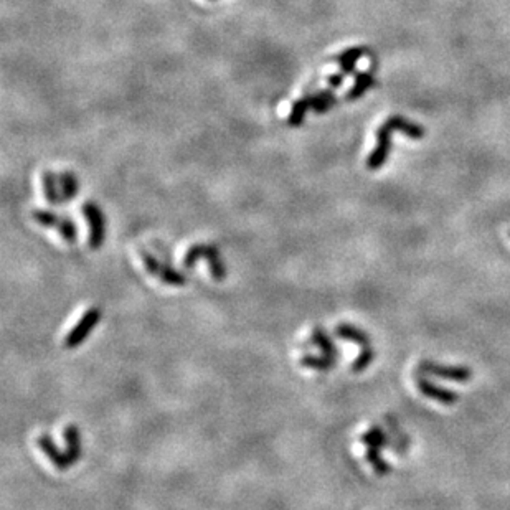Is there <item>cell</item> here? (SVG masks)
<instances>
[{
	"mask_svg": "<svg viewBox=\"0 0 510 510\" xmlns=\"http://www.w3.org/2000/svg\"><path fill=\"white\" fill-rule=\"evenodd\" d=\"M362 444H365V459L368 464H372L377 476L384 477L390 474V464L381 457V451L386 446V434L380 426H372L368 428L360 438Z\"/></svg>",
	"mask_w": 510,
	"mask_h": 510,
	"instance_id": "1",
	"label": "cell"
},
{
	"mask_svg": "<svg viewBox=\"0 0 510 510\" xmlns=\"http://www.w3.org/2000/svg\"><path fill=\"white\" fill-rule=\"evenodd\" d=\"M336 336L344 338V340H349L352 344L363 347L372 345V338L368 337V334L362 331V329L357 327V325L349 324V322H340L337 324L336 327Z\"/></svg>",
	"mask_w": 510,
	"mask_h": 510,
	"instance_id": "13",
	"label": "cell"
},
{
	"mask_svg": "<svg viewBox=\"0 0 510 510\" xmlns=\"http://www.w3.org/2000/svg\"><path fill=\"white\" fill-rule=\"evenodd\" d=\"M309 109H312V94H306L302 98H299L297 101H294L291 113H289L288 117V124L293 127H299L306 120V114Z\"/></svg>",
	"mask_w": 510,
	"mask_h": 510,
	"instance_id": "17",
	"label": "cell"
},
{
	"mask_svg": "<svg viewBox=\"0 0 510 510\" xmlns=\"http://www.w3.org/2000/svg\"><path fill=\"white\" fill-rule=\"evenodd\" d=\"M63 439H65V443H67V450H65V452H67L69 463H72V466L76 464L78 461L81 459V454H83L81 433H80V429H78V426L68 425L67 428L63 429Z\"/></svg>",
	"mask_w": 510,
	"mask_h": 510,
	"instance_id": "12",
	"label": "cell"
},
{
	"mask_svg": "<svg viewBox=\"0 0 510 510\" xmlns=\"http://www.w3.org/2000/svg\"><path fill=\"white\" fill-rule=\"evenodd\" d=\"M375 357H377V352L372 345L363 347L359 357L354 360V363H352V372L363 373L373 362H375Z\"/></svg>",
	"mask_w": 510,
	"mask_h": 510,
	"instance_id": "21",
	"label": "cell"
},
{
	"mask_svg": "<svg viewBox=\"0 0 510 510\" xmlns=\"http://www.w3.org/2000/svg\"><path fill=\"white\" fill-rule=\"evenodd\" d=\"M299 363L302 365L304 368H311V370H318V372H331L332 368H336L337 360H334L327 355H304L299 360Z\"/></svg>",
	"mask_w": 510,
	"mask_h": 510,
	"instance_id": "19",
	"label": "cell"
},
{
	"mask_svg": "<svg viewBox=\"0 0 510 510\" xmlns=\"http://www.w3.org/2000/svg\"><path fill=\"white\" fill-rule=\"evenodd\" d=\"M37 444H38V447L45 452V456L50 459V463L54 464L56 469L67 470L72 468V463H69L67 452L58 450V446H56L50 434H42V436H38Z\"/></svg>",
	"mask_w": 510,
	"mask_h": 510,
	"instance_id": "9",
	"label": "cell"
},
{
	"mask_svg": "<svg viewBox=\"0 0 510 510\" xmlns=\"http://www.w3.org/2000/svg\"><path fill=\"white\" fill-rule=\"evenodd\" d=\"M205 252H206L205 243H197V245L190 246L188 252L186 253V256H183V261H182L183 268H186V270H192L200 258H205Z\"/></svg>",
	"mask_w": 510,
	"mask_h": 510,
	"instance_id": "23",
	"label": "cell"
},
{
	"mask_svg": "<svg viewBox=\"0 0 510 510\" xmlns=\"http://www.w3.org/2000/svg\"><path fill=\"white\" fill-rule=\"evenodd\" d=\"M391 133L386 124H381L377 131V147L373 149L370 156L367 159V169L368 170H378L381 169L388 161L390 151H391Z\"/></svg>",
	"mask_w": 510,
	"mask_h": 510,
	"instance_id": "8",
	"label": "cell"
},
{
	"mask_svg": "<svg viewBox=\"0 0 510 510\" xmlns=\"http://www.w3.org/2000/svg\"><path fill=\"white\" fill-rule=\"evenodd\" d=\"M509 235H510V231H509Z\"/></svg>",
	"mask_w": 510,
	"mask_h": 510,
	"instance_id": "25",
	"label": "cell"
},
{
	"mask_svg": "<svg viewBox=\"0 0 510 510\" xmlns=\"http://www.w3.org/2000/svg\"><path fill=\"white\" fill-rule=\"evenodd\" d=\"M337 101L338 98L334 93L332 88H325V90L319 91V93L312 94V111L318 114L327 113L329 109L336 106Z\"/></svg>",
	"mask_w": 510,
	"mask_h": 510,
	"instance_id": "18",
	"label": "cell"
},
{
	"mask_svg": "<svg viewBox=\"0 0 510 510\" xmlns=\"http://www.w3.org/2000/svg\"><path fill=\"white\" fill-rule=\"evenodd\" d=\"M345 80V74L342 72H338L336 74H331V76L327 78V83H329V88H332V90H336V88L342 86V83H344Z\"/></svg>",
	"mask_w": 510,
	"mask_h": 510,
	"instance_id": "24",
	"label": "cell"
},
{
	"mask_svg": "<svg viewBox=\"0 0 510 510\" xmlns=\"http://www.w3.org/2000/svg\"><path fill=\"white\" fill-rule=\"evenodd\" d=\"M205 259H206V265H208L210 272H212V278L217 281V283L225 281L227 279V266H225V263L222 261V256H220V249L217 245H206Z\"/></svg>",
	"mask_w": 510,
	"mask_h": 510,
	"instance_id": "14",
	"label": "cell"
},
{
	"mask_svg": "<svg viewBox=\"0 0 510 510\" xmlns=\"http://www.w3.org/2000/svg\"><path fill=\"white\" fill-rule=\"evenodd\" d=\"M83 215H85L88 227H90V245L91 249H99L104 243V215L101 212L99 205L94 201H86L83 205Z\"/></svg>",
	"mask_w": 510,
	"mask_h": 510,
	"instance_id": "6",
	"label": "cell"
},
{
	"mask_svg": "<svg viewBox=\"0 0 510 510\" xmlns=\"http://www.w3.org/2000/svg\"><path fill=\"white\" fill-rule=\"evenodd\" d=\"M368 54V48L367 47H352L349 50L342 51L340 55L336 56L337 65H344V63H357L360 58H363L365 55Z\"/></svg>",
	"mask_w": 510,
	"mask_h": 510,
	"instance_id": "22",
	"label": "cell"
},
{
	"mask_svg": "<svg viewBox=\"0 0 510 510\" xmlns=\"http://www.w3.org/2000/svg\"><path fill=\"white\" fill-rule=\"evenodd\" d=\"M385 124L390 127L393 133H400L403 135H406V138L410 139H423L426 131L423 126L416 124V122H413L410 120H406V117L400 116V114H393V116H390L388 120L385 121Z\"/></svg>",
	"mask_w": 510,
	"mask_h": 510,
	"instance_id": "10",
	"label": "cell"
},
{
	"mask_svg": "<svg viewBox=\"0 0 510 510\" xmlns=\"http://www.w3.org/2000/svg\"><path fill=\"white\" fill-rule=\"evenodd\" d=\"M140 259H142V265L146 266V270L151 272L154 278H157L159 281H162L164 284L169 286H183L188 283V278L183 272H180L175 270V268L165 265L157 259L154 254H151L149 252H144L140 249Z\"/></svg>",
	"mask_w": 510,
	"mask_h": 510,
	"instance_id": "3",
	"label": "cell"
},
{
	"mask_svg": "<svg viewBox=\"0 0 510 510\" xmlns=\"http://www.w3.org/2000/svg\"><path fill=\"white\" fill-rule=\"evenodd\" d=\"M311 344L319 347L320 352H322L324 355H327V357H331L334 360L338 359V349L337 345L334 344V340L331 338V336H329L327 332L324 331L320 325H318V327H314V331H312V336H311Z\"/></svg>",
	"mask_w": 510,
	"mask_h": 510,
	"instance_id": "15",
	"label": "cell"
},
{
	"mask_svg": "<svg viewBox=\"0 0 510 510\" xmlns=\"http://www.w3.org/2000/svg\"><path fill=\"white\" fill-rule=\"evenodd\" d=\"M32 218L35 223L45 227V228H56L60 233V236L67 243H74L78 238L76 227L69 218H61L60 215L54 212H48V210H33Z\"/></svg>",
	"mask_w": 510,
	"mask_h": 510,
	"instance_id": "5",
	"label": "cell"
},
{
	"mask_svg": "<svg viewBox=\"0 0 510 510\" xmlns=\"http://www.w3.org/2000/svg\"><path fill=\"white\" fill-rule=\"evenodd\" d=\"M416 373L429 377L444 378V380L457 381V384H468L472 378V370L466 365H443L438 362H431V360H423L418 363Z\"/></svg>",
	"mask_w": 510,
	"mask_h": 510,
	"instance_id": "2",
	"label": "cell"
},
{
	"mask_svg": "<svg viewBox=\"0 0 510 510\" xmlns=\"http://www.w3.org/2000/svg\"><path fill=\"white\" fill-rule=\"evenodd\" d=\"M58 183H60V190H61V197H63V201H69L76 197L78 180L72 172L58 174Z\"/></svg>",
	"mask_w": 510,
	"mask_h": 510,
	"instance_id": "20",
	"label": "cell"
},
{
	"mask_svg": "<svg viewBox=\"0 0 510 510\" xmlns=\"http://www.w3.org/2000/svg\"><path fill=\"white\" fill-rule=\"evenodd\" d=\"M375 69H377V65L373 68L367 69V72H360V73L355 74L354 85H352V88L349 91H347V94H345L347 101L360 99L365 93H367L368 90H372V88L377 85Z\"/></svg>",
	"mask_w": 510,
	"mask_h": 510,
	"instance_id": "11",
	"label": "cell"
},
{
	"mask_svg": "<svg viewBox=\"0 0 510 510\" xmlns=\"http://www.w3.org/2000/svg\"><path fill=\"white\" fill-rule=\"evenodd\" d=\"M42 182H43V193H45V199L48 204H51V205L61 204V201H63V197H61V190H60L58 174L43 172Z\"/></svg>",
	"mask_w": 510,
	"mask_h": 510,
	"instance_id": "16",
	"label": "cell"
},
{
	"mask_svg": "<svg viewBox=\"0 0 510 510\" xmlns=\"http://www.w3.org/2000/svg\"><path fill=\"white\" fill-rule=\"evenodd\" d=\"M99 320H101V311L98 309V307H91V309H88L85 314H83V318L78 320L76 324H74V327L72 329V331L67 334V337H65V340H63L65 349L72 350V349H76V347H80L83 342L86 340L88 336L94 331V327L99 324Z\"/></svg>",
	"mask_w": 510,
	"mask_h": 510,
	"instance_id": "4",
	"label": "cell"
},
{
	"mask_svg": "<svg viewBox=\"0 0 510 510\" xmlns=\"http://www.w3.org/2000/svg\"><path fill=\"white\" fill-rule=\"evenodd\" d=\"M415 384L416 388L420 390V393L423 395V397L434 400V402L447 404V406L459 402V395H457L454 390L444 388V386L433 384V381H429L428 378H426V375H421V373H415Z\"/></svg>",
	"mask_w": 510,
	"mask_h": 510,
	"instance_id": "7",
	"label": "cell"
}]
</instances>
